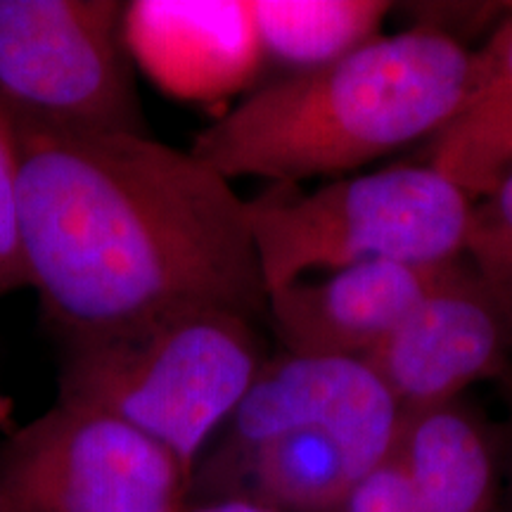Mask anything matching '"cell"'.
<instances>
[{
  "mask_svg": "<svg viewBox=\"0 0 512 512\" xmlns=\"http://www.w3.org/2000/svg\"><path fill=\"white\" fill-rule=\"evenodd\" d=\"M396 453L427 512L496 510L494 451L456 403L401 415Z\"/></svg>",
  "mask_w": 512,
  "mask_h": 512,
  "instance_id": "7c38bea8",
  "label": "cell"
},
{
  "mask_svg": "<svg viewBox=\"0 0 512 512\" xmlns=\"http://www.w3.org/2000/svg\"><path fill=\"white\" fill-rule=\"evenodd\" d=\"M124 41L133 67L190 105L252 93L266 67L252 0H131Z\"/></svg>",
  "mask_w": 512,
  "mask_h": 512,
  "instance_id": "9c48e42d",
  "label": "cell"
},
{
  "mask_svg": "<svg viewBox=\"0 0 512 512\" xmlns=\"http://www.w3.org/2000/svg\"><path fill=\"white\" fill-rule=\"evenodd\" d=\"M15 121L31 287L62 339L181 306L266 320L233 181L150 136Z\"/></svg>",
  "mask_w": 512,
  "mask_h": 512,
  "instance_id": "6da1fadb",
  "label": "cell"
},
{
  "mask_svg": "<svg viewBox=\"0 0 512 512\" xmlns=\"http://www.w3.org/2000/svg\"><path fill=\"white\" fill-rule=\"evenodd\" d=\"M475 202L432 166H389L313 190L271 185L247 200L266 292L370 261L463 259Z\"/></svg>",
  "mask_w": 512,
  "mask_h": 512,
  "instance_id": "277c9868",
  "label": "cell"
},
{
  "mask_svg": "<svg viewBox=\"0 0 512 512\" xmlns=\"http://www.w3.org/2000/svg\"><path fill=\"white\" fill-rule=\"evenodd\" d=\"M344 512H427L403 467L396 444L351 491Z\"/></svg>",
  "mask_w": 512,
  "mask_h": 512,
  "instance_id": "2e32d148",
  "label": "cell"
},
{
  "mask_svg": "<svg viewBox=\"0 0 512 512\" xmlns=\"http://www.w3.org/2000/svg\"><path fill=\"white\" fill-rule=\"evenodd\" d=\"M475 55L470 88L427 145V166L472 202L512 176V19Z\"/></svg>",
  "mask_w": 512,
  "mask_h": 512,
  "instance_id": "8fae6325",
  "label": "cell"
},
{
  "mask_svg": "<svg viewBox=\"0 0 512 512\" xmlns=\"http://www.w3.org/2000/svg\"><path fill=\"white\" fill-rule=\"evenodd\" d=\"M31 287V268L19 197L17 121L0 100V297Z\"/></svg>",
  "mask_w": 512,
  "mask_h": 512,
  "instance_id": "9a60e30c",
  "label": "cell"
},
{
  "mask_svg": "<svg viewBox=\"0 0 512 512\" xmlns=\"http://www.w3.org/2000/svg\"><path fill=\"white\" fill-rule=\"evenodd\" d=\"M394 5L384 0H252L264 64L283 76L313 72L380 38Z\"/></svg>",
  "mask_w": 512,
  "mask_h": 512,
  "instance_id": "4fadbf2b",
  "label": "cell"
},
{
  "mask_svg": "<svg viewBox=\"0 0 512 512\" xmlns=\"http://www.w3.org/2000/svg\"><path fill=\"white\" fill-rule=\"evenodd\" d=\"M453 264L370 261L294 280L268 294L266 323L290 354L363 361Z\"/></svg>",
  "mask_w": 512,
  "mask_h": 512,
  "instance_id": "30bf717a",
  "label": "cell"
},
{
  "mask_svg": "<svg viewBox=\"0 0 512 512\" xmlns=\"http://www.w3.org/2000/svg\"><path fill=\"white\" fill-rule=\"evenodd\" d=\"M256 323L219 306H181L64 337L60 401L117 415L197 472L268 358Z\"/></svg>",
  "mask_w": 512,
  "mask_h": 512,
  "instance_id": "3957f363",
  "label": "cell"
},
{
  "mask_svg": "<svg viewBox=\"0 0 512 512\" xmlns=\"http://www.w3.org/2000/svg\"><path fill=\"white\" fill-rule=\"evenodd\" d=\"M0 100L36 124L150 136L124 3L0 0Z\"/></svg>",
  "mask_w": 512,
  "mask_h": 512,
  "instance_id": "5b68a950",
  "label": "cell"
},
{
  "mask_svg": "<svg viewBox=\"0 0 512 512\" xmlns=\"http://www.w3.org/2000/svg\"><path fill=\"white\" fill-rule=\"evenodd\" d=\"M475 55L437 27L380 36L313 72L278 76L209 124L190 152L273 185L361 169L430 140L470 88Z\"/></svg>",
  "mask_w": 512,
  "mask_h": 512,
  "instance_id": "7a4b0ae2",
  "label": "cell"
},
{
  "mask_svg": "<svg viewBox=\"0 0 512 512\" xmlns=\"http://www.w3.org/2000/svg\"><path fill=\"white\" fill-rule=\"evenodd\" d=\"M183 512H278L268 505H261L256 501H249V498H238V496H226V498H207V501L188 505Z\"/></svg>",
  "mask_w": 512,
  "mask_h": 512,
  "instance_id": "e0dca14e",
  "label": "cell"
},
{
  "mask_svg": "<svg viewBox=\"0 0 512 512\" xmlns=\"http://www.w3.org/2000/svg\"><path fill=\"white\" fill-rule=\"evenodd\" d=\"M508 347L494 299L460 259L363 363L408 415L456 403L501 370Z\"/></svg>",
  "mask_w": 512,
  "mask_h": 512,
  "instance_id": "ba28073f",
  "label": "cell"
},
{
  "mask_svg": "<svg viewBox=\"0 0 512 512\" xmlns=\"http://www.w3.org/2000/svg\"><path fill=\"white\" fill-rule=\"evenodd\" d=\"M401 411L380 408L351 418L287 427L252 446L219 451L197 467L209 498H249L278 512H344L354 486L389 456Z\"/></svg>",
  "mask_w": 512,
  "mask_h": 512,
  "instance_id": "52a82bcc",
  "label": "cell"
},
{
  "mask_svg": "<svg viewBox=\"0 0 512 512\" xmlns=\"http://www.w3.org/2000/svg\"><path fill=\"white\" fill-rule=\"evenodd\" d=\"M0 512H15V510L10 508L8 503H5V498H3V496H0Z\"/></svg>",
  "mask_w": 512,
  "mask_h": 512,
  "instance_id": "d6986e66",
  "label": "cell"
},
{
  "mask_svg": "<svg viewBox=\"0 0 512 512\" xmlns=\"http://www.w3.org/2000/svg\"><path fill=\"white\" fill-rule=\"evenodd\" d=\"M0 427H5V430H15L12 427V403L8 396L0 392Z\"/></svg>",
  "mask_w": 512,
  "mask_h": 512,
  "instance_id": "ac0fdd59",
  "label": "cell"
},
{
  "mask_svg": "<svg viewBox=\"0 0 512 512\" xmlns=\"http://www.w3.org/2000/svg\"><path fill=\"white\" fill-rule=\"evenodd\" d=\"M195 472L117 415L60 401L0 448L15 512H183Z\"/></svg>",
  "mask_w": 512,
  "mask_h": 512,
  "instance_id": "8992f818",
  "label": "cell"
},
{
  "mask_svg": "<svg viewBox=\"0 0 512 512\" xmlns=\"http://www.w3.org/2000/svg\"><path fill=\"white\" fill-rule=\"evenodd\" d=\"M463 259L494 299L512 347V176L472 207Z\"/></svg>",
  "mask_w": 512,
  "mask_h": 512,
  "instance_id": "5bb4252c",
  "label": "cell"
}]
</instances>
